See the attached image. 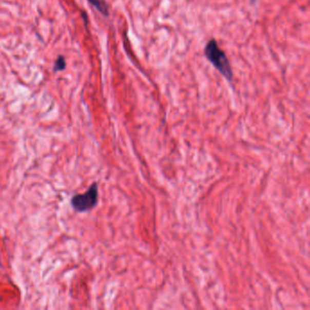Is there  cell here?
Wrapping results in <instances>:
<instances>
[{
	"mask_svg": "<svg viewBox=\"0 0 310 310\" xmlns=\"http://www.w3.org/2000/svg\"><path fill=\"white\" fill-rule=\"evenodd\" d=\"M204 54L213 67L231 83L233 80V70L227 55L219 48L217 40L212 38L207 42L204 49Z\"/></svg>",
	"mask_w": 310,
	"mask_h": 310,
	"instance_id": "obj_1",
	"label": "cell"
},
{
	"mask_svg": "<svg viewBox=\"0 0 310 310\" xmlns=\"http://www.w3.org/2000/svg\"><path fill=\"white\" fill-rule=\"evenodd\" d=\"M99 200L98 184H92L86 193L74 196L71 199V206L78 212H87L96 206Z\"/></svg>",
	"mask_w": 310,
	"mask_h": 310,
	"instance_id": "obj_2",
	"label": "cell"
},
{
	"mask_svg": "<svg viewBox=\"0 0 310 310\" xmlns=\"http://www.w3.org/2000/svg\"><path fill=\"white\" fill-rule=\"evenodd\" d=\"M89 3L95 8L96 10H99L104 16H108V8L107 4L104 2L103 0H88Z\"/></svg>",
	"mask_w": 310,
	"mask_h": 310,
	"instance_id": "obj_3",
	"label": "cell"
},
{
	"mask_svg": "<svg viewBox=\"0 0 310 310\" xmlns=\"http://www.w3.org/2000/svg\"><path fill=\"white\" fill-rule=\"evenodd\" d=\"M65 68H66V60L64 59V56H60L57 57L56 64H55V70L61 71V70H64Z\"/></svg>",
	"mask_w": 310,
	"mask_h": 310,
	"instance_id": "obj_4",
	"label": "cell"
},
{
	"mask_svg": "<svg viewBox=\"0 0 310 310\" xmlns=\"http://www.w3.org/2000/svg\"><path fill=\"white\" fill-rule=\"evenodd\" d=\"M251 3H255L256 2V0H250Z\"/></svg>",
	"mask_w": 310,
	"mask_h": 310,
	"instance_id": "obj_5",
	"label": "cell"
}]
</instances>
